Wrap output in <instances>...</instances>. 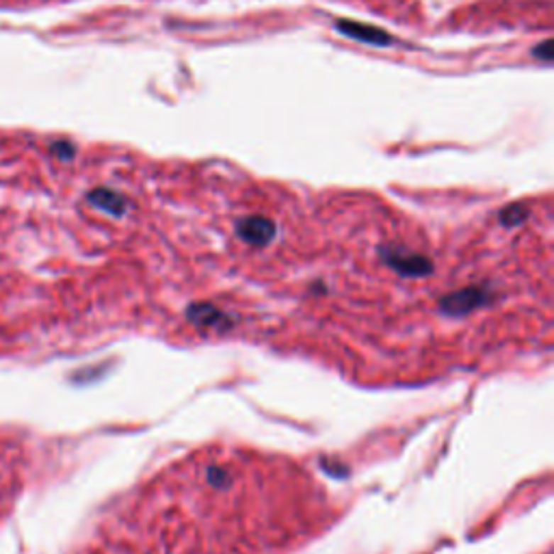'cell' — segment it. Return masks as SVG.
<instances>
[{
	"instance_id": "6da1fadb",
	"label": "cell",
	"mask_w": 554,
	"mask_h": 554,
	"mask_svg": "<svg viewBox=\"0 0 554 554\" xmlns=\"http://www.w3.org/2000/svg\"><path fill=\"white\" fill-rule=\"evenodd\" d=\"M336 28L340 33H345L347 37L366 41V44H375V46H388L392 44V37L381 31V28H372V26H364V24H355V22H338Z\"/></svg>"
},
{
	"instance_id": "7a4b0ae2",
	"label": "cell",
	"mask_w": 554,
	"mask_h": 554,
	"mask_svg": "<svg viewBox=\"0 0 554 554\" xmlns=\"http://www.w3.org/2000/svg\"><path fill=\"white\" fill-rule=\"evenodd\" d=\"M87 199H89V204H94L96 208L106 210V212H111V215H117V217L126 210V199H123L119 193L111 191V189H94V191L87 195Z\"/></svg>"
},
{
	"instance_id": "3957f363",
	"label": "cell",
	"mask_w": 554,
	"mask_h": 554,
	"mask_svg": "<svg viewBox=\"0 0 554 554\" xmlns=\"http://www.w3.org/2000/svg\"><path fill=\"white\" fill-rule=\"evenodd\" d=\"M238 232H240L243 238H247V240H251V243H262V240L271 238L273 226H271V221H267V219L251 217V219H245V221L238 226Z\"/></svg>"
},
{
	"instance_id": "277c9868",
	"label": "cell",
	"mask_w": 554,
	"mask_h": 554,
	"mask_svg": "<svg viewBox=\"0 0 554 554\" xmlns=\"http://www.w3.org/2000/svg\"><path fill=\"white\" fill-rule=\"evenodd\" d=\"M50 152H52L57 158H61V160H72L74 154H76V148H74L70 141H57V143H52Z\"/></svg>"
}]
</instances>
